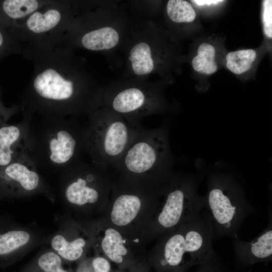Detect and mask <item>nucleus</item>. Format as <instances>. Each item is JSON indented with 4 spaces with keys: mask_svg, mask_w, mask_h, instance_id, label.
<instances>
[{
    "mask_svg": "<svg viewBox=\"0 0 272 272\" xmlns=\"http://www.w3.org/2000/svg\"><path fill=\"white\" fill-rule=\"evenodd\" d=\"M169 127L148 129L142 126L112 169L130 182L158 188L173 171L174 157L169 143Z\"/></svg>",
    "mask_w": 272,
    "mask_h": 272,
    "instance_id": "f257e3e1",
    "label": "nucleus"
},
{
    "mask_svg": "<svg viewBox=\"0 0 272 272\" xmlns=\"http://www.w3.org/2000/svg\"><path fill=\"white\" fill-rule=\"evenodd\" d=\"M214 239L211 217L202 210L162 240L158 248L160 266L182 272L219 259L212 246Z\"/></svg>",
    "mask_w": 272,
    "mask_h": 272,
    "instance_id": "f03ea898",
    "label": "nucleus"
},
{
    "mask_svg": "<svg viewBox=\"0 0 272 272\" xmlns=\"http://www.w3.org/2000/svg\"><path fill=\"white\" fill-rule=\"evenodd\" d=\"M62 119L52 117L35 131L29 127L27 147L37 166L67 168L86 152L85 127Z\"/></svg>",
    "mask_w": 272,
    "mask_h": 272,
    "instance_id": "7ed1b4c3",
    "label": "nucleus"
},
{
    "mask_svg": "<svg viewBox=\"0 0 272 272\" xmlns=\"http://www.w3.org/2000/svg\"><path fill=\"white\" fill-rule=\"evenodd\" d=\"M203 209L210 215L214 238H238L246 218L255 212L241 184L232 175L213 172L207 179V190L202 196Z\"/></svg>",
    "mask_w": 272,
    "mask_h": 272,
    "instance_id": "20e7f679",
    "label": "nucleus"
},
{
    "mask_svg": "<svg viewBox=\"0 0 272 272\" xmlns=\"http://www.w3.org/2000/svg\"><path fill=\"white\" fill-rule=\"evenodd\" d=\"M141 126L132 124L115 113L92 114L85 127L86 152L91 163L107 170L112 168Z\"/></svg>",
    "mask_w": 272,
    "mask_h": 272,
    "instance_id": "39448f33",
    "label": "nucleus"
},
{
    "mask_svg": "<svg viewBox=\"0 0 272 272\" xmlns=\"http://www.w3.org/2000/svg\"><path fill=\"white\" fill-rule=\"evenodd\" d=\"M200 176L172 172L160 187L164 200L157 217L159 231L170 233L191 220L203 209L198 192Z\"/></svg>",
    "mask_w": 272,
    "mask_h": 272,
    "instance_id": "423d86ee",
    "label": "nucleus"
},
{
    "mask_svg": "<svg viewBox=\"0 0 272 272\" xmlns=\"http://www.w3.org/2000/svg\"><path fill=\"white\" fill-rule=\"evenodd\" d=\"M66 169L64 194L69 203L79 206L94 204L108 195L111 184L107 170L82 161Z\"/></svg>",
    "mask_w": 272,
    "mask_h": 272,
    "instance_id": "0eeeda50",
    "label": "nucleus"
},
{
    "mask_svg": "<svg viewBox=\"0 0 272 272\" xmlns=\"http://www.w3.org/2000/svg\"><path fill=\"white\" fill-rule=\"evenodd\" d=\"M35 96L54 115L61 117L70 112L69 105L76 97L74 83L53 67L39 72L33 82Z\"/></svg>",
    "mask_w": 272,
    "mask_h": 272,
    "instance_id": "6e6552de",
    "label": "nucleus"
},
{
    "mask_svg": "<svg viewBox=\"0 0 272 272\" xmlns=\"http://www.w3.org/2000/svg\"><path fill=\"white\" fill-rule=\"evenodd\" d=\"M37 166L28 150L0 169V198L12 197L37 190L41 180Z\"/></svg>",
    "mask_w": 272,
    "mask_h": 272,
    "instance_id": "1a4fd4ad",
    "label": "nucleus"
},
{
    "mask_svg": "<svg viewBox=\"0 0 272 272\" xmlns=\"http://www.w3.org/2000/svg\"><path fill=\"white\" fill-rule=\"evenodd\" d=\"M269 213L268 224L264 230L250 241L233 239V248L237 263L248 266L257 263L267 264L272 259V214Z\"/></svg>",
    "mask_w": 272,
    "mask_h": 272,
    "instance_id": "9d476101",
    "label": "nucleus"
},
{
    "mask_svg": "<svg viewBox=\"0 0 272 272\" xmlns=\"http://www.w3.org/2000/svg\"><path fill=\"white\" fill-rule=\"evenodd\" d=\"M30 118L0 127V169L8 165L28 151L27 139Z\"/></svg>",
    "mask_w": 272,
    "mask_h": 272,
    "instance_id": "9b49d317",
    "label": "nucleus"
},
{
    "mask_svg": "<svg viewBox=\"0 0 272 272\" xmlns=\"http://www.w3.org/2000/svg\"><path fill=\"white\" fill-rule=\"evenodd\" d=\"M147 103L146 94L137 88L121 91L113 98L111 106L114 113L122 117L132 124L141 125L140 119L144 116L142 109Z\"/></svg>",
    "mask_w": 272,
    "mask_h": 272,
    "instance_id": "f8f14e48",
    "label": "nucleus"
},
{
    "mask_svg": "<svg viewBox=\"0 0 272 272\" xmlns=\"http://www.w3.org/2000/svg\"><path fill=\"white\" fill-rule=\"evenodd\" d=\"M27 231L3 227L0 224V267H6L15 259L17 252L30 239Z\"/></svg>",
    "mask_w": 272,
    "mask_h": 272,
    "instance_id": "ddd939ff",
    "label": "nucleus"
},
{
    "mask_svg": "<svg viewBox=\"0 0 272 272\" xmlns=\"http://www.w3.org/2000/svg\"><path fill=\"white\" fill-rule=\"evenodd\" d=\"M118 41L117 32L110 27L90 31L85 34L82 39L83 46L91 50L110 49L116 46Z\"/></svg>",
    "mask_w": 272,
    "mask_h": 272,
    "instance_id": "4468645a",
    "label": "nucleus"
},
{
    "mask_svg": "<svg viewBox=\"0 0 272 272\" xmlns=\"http://www.w3.org/2000/svg\"><path fill=\"white\" fill-rule=\"evenodd\" d=\"M86 244L83 238L78 237L69 240L61 234L54 235L51 241L54 252L63 260L69 261H76L81 257Z\"/></svg>",
    "mask_w": 272,
    "mask_h": 272,
    "instance_id": "2eb2a0df",
    "label": "nucleus"
},
{
    "mask_svg": "<svg viewBox=\"0 0 272 272\" xmlns=\"http://www.w3.org/2000/svg\"><path fill=\"white\" fill-rule=\"evenodd\" d=\"M61 19V13L55 9L43 12L35 11L27 19L26 26L31 32L40 34L54 28L60 22Z\"/></svg>",
    "mask_w": 272,
    "mask_h": 272,
    "instance_id": "dca6fc26",
    "label": "nucleus"
},
{
    "mask_svg": "<svg viewBox=\"0 0 272 272\" xmlns=\"http://www.w3.org/2000/svg\"><path fill=\"white\" fill-rule=\"evenodd\" d=\"M101 246L106 255L110 260L117 263H121L123 261V256L127 253L122 236L119 232L113 228L106 230Z\"/></svg>",
    "mask_w": 272,
    "mask_h": 272,
    "instance_id": "f3484780",
    "label": "nucleus"
},
{
    "mask_svg": "<svg viewBox=\"0 0 272 272\" xmlns=\"http://www.w3.org/2000/svg\"><path fill=\"white\" fill-rule=\"evenodd\" d=\"M129 59L131 61L133 72L138 75L148 74L153 69L151 48L145 42L139 43L132 48Z\"/></svg>",
    "mask_w": 272,
    "mask_h": 272,
    "instance_id": "a211bd4d",
    "label": "nucleus"
},
{
    "mask_svg": "<svg viewBox=\"0 0 272 272\" xmlns=\"http://www.w3.org/2000/svg\"><path fill=\"white\" fill-rule=\"evenodd\" d=\"M39 7L35 0H6L2 2L1 8L5 16L17 20L32 14Z\"/></svg>",
    "mask_w": 272,
    "mask_h": 272,
    "instance_id": "6ab92c4d",
    "label": "nucleus"
},
{
    "mask_svg": "<svg viewBox=\"0 0 272 272\" xmlns=\"http://www.w3.org/2000/svg\"><path fill=\"white\" fill-rule=\"evenodd\" d=\"M197 53L192 61L194 70L207 75L215 73L218 67L214 60L215 49L214 46L209 43H203L199 46Z\"/></svg>",
    "mask_w": 272,
    "mask_h": 272,
    "instance_id": "aec40b11",
    "label": "nucleus"
},
{
    "mask_svg": "<svg viewBox=\"0 0 272 272\" xmlns=\"http://www.w3.org/2000/svg\"><path fill=\"white\" fill-rule=\"evenodd\" d=\"M256 56L253 49H244L229 53L226 56V66L232 73L239 75L250 69Z\"/></svg>",
    "mask_w": 272,
    "mask_h": 272,
    "instance_id": "412c9836",
    "label": "nucleus"
},
{
    "mask_svg": "<svg viewBox=\"0 0 272 272\" xmlns=\"http://www.w3.org/2000/svg\"><path fill=\"white\" fill-rule=\"evenodd\" d=\"M63 260L54 252L48 251L42 254L23 272H69L63 267Z\"/></svg>",
    "mask_w": 272,
    "mask_h": 272,
    "instance_id": "4be33fe9",
    "label": "nucleus"
},
{
    "mask_svg": "<svg viewBox=\"0 0 272 272\" xmlns=\"http://www.w3.org/2000/svg\"><path fill=\"white\" fill-rule=\"evenodd\" d=\"M167 11L170 19L177 23L191 22L196 17V13L192 7L185 1H169Z\"/></svg>",
    "mask_w": 272,
    "mask_h": 272,
    "instance_id": "5701e85b",
    "label": "nucleus"
},
{
    "mask_svg": "<svg viewBox=\"0 0 272 272\" xmlns=\"http://www.w3.org/2000/svg\"><path fill=\"white\" fill-rule=\"evenodd\" d=\"M262 19L264 34L268 38L272 37V1L262 2Z\"/></svg>",
    "mask_w": 272,
    "mask_h": 272,
    "instance_id": "b1692460",
    "label": "nucleus"
},
{
    "mask_svg": "<svg viewBox=\"0 0 272 272\" xmlns=\"http://www.w3.org/2000/svg\"><path fill=\"white\" fill-rule=\"evenodd\" d=\"M92 266L94 272H109L110 270V264L105 258L96 257L92 261Z\"/></svg>",
    "mask_w": 272,
    "mask_h": 272,
    "instance_id": "393cba45",
    "label": "nucleus"
},
{
    "mask_svg": "<svg viewBox=\"0 0 272 272\" xmlns=\"http://www.w3.org/2000/svg\"><path fill=\"white\" fill-rule=\"evenodd\" d=\"M15 112V107L7 108L3 104L0 106V127L7 124V121Z\"/></svg>",
    "mask_w": 272,
    "mask_h": 272,
    "instance_id": "a878e982",
    "label": "nucleus"
},
{
    "mask_svg": "<svg viewBox=\"0 0 272 272\" xmlns=\"http://www.w3.org/2000/svg\"><path fill=\"white\" fill-rule=\"evenodd\" d=\"M191 2L195 3L197 5L201 6H204L206 5H210L212 4H213V5L217 4H219L220 3L223 2V1H221V0H219H219H205V1L194 0V1H191Z\"/></svg>",
    "mask_w": 272,
    "mask_h": 272,
    "instance_id": "bb28decb",
    "label": "nucleus"
},
{
    "mask_svg": "<svg viewBox=\"0 0 272 272\" xmlns=\"http://www.w3.org/2000/svg\"><path fill=\"white\" fill-rule=\"evenodd\" d=\"M7 39L6 34L2 29L0 28V53L3 51L7 44Z\"/></svg>",
    "mask_w": 272,
    "mask_h": 272,
    "instance_id": "cd10ccee",
    "label": "nucleus"
},
{
    "mask_svg": "<svg viewBox=\"0 0 272 272\" xmlns=\"http://www.w3.org/2000/svg\"><path fill=\"white\" fill-rule=\"evenodd\" d=\"M3 104V103L2 102V101L1 100V96H0V106Z\"/></svg>",
    "mask_w": 272,
    "mask_h": 272,
    "instance_id": "c85d7f7f",
    "label": "nucleus"
},
{
    "mask_svg": "<svg viewBox=\"0 0 272 272\" xmlns=\"http://www.w3.org/2000/svg\"><path fill=\"white\" fill-rule=\"evenodd\" d=\"M248 272H252V271L251 270H250Z\"/></svg>",
    "mask_w": 272,
    "mask_h": 272,
    "instance_id": "c756f323",
    "label": "nucleus"
}]
</instances>
